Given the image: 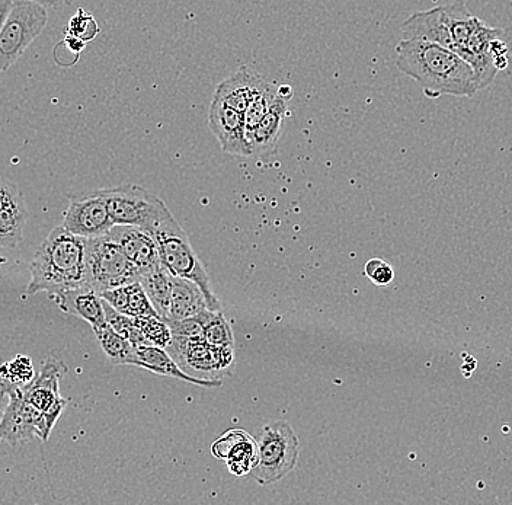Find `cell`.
<instances>
[{"mask_svg":"<svg viewBox=\"0 0 512 505\" xmlns=\"http://www.w3.org/2000/svg\"><path fill=\"white\" fill-rule=\"evenodd\" d=\"M364 273H366L371 283L380 287L389 286L395 280V270H393L392 265L380 260V258H373V260L368 261L366 267H364Z\"/></svg>","mask_w":512,"mask_h":505,"instance_id":"4dcf8cb0","label":"cell"},{"mask_svg":"<svg viewBox=\"0 0 512 505\" xmlns=\"http://www.w3.org/2000/svg\"><path fill=\"white\" fill-rule=\"evenodd\" d=\"M3 396L9 399L8 407L0 418V440L11 446L27 443L38 437L43 441L50 439L46 415L25 401L19 386L9 385L0 380Z\"/></svg>","mask_w":512,"mask_h":505,"instance_id":"30bf717a","label":"cell"},{"mask_svg":"<svg viewBox=\"0 0 512 505\" xmlns=\"http://www.w3.org/2000/svg\"><path fill=\"white\" fill-rule=\"evenodd\" d=\"M114 225L139 226L152 230L171 214L155 194L136 184L102 190Z\"/></svg>","mask_w":512,"mask_h":505,"instance_id":"52a82bcc","label":"cell"},{"mask_svg":"<svg viewBox=\"0 0 512 505\" xmlns=\"http://www.w3.org/2000/svg\"><path fill=\"white\" fill-rule=\"evenodd\" d=\"M142 329L147 345L168 348L172 343V331L168 322L160 316H147V318H134Z\"/></svg>","mask_w":512,"mask_h":505,"instance_id":"83f0119b","label":"cell"},{"mask_svg":"<svg viewBox=\"0 0 512 505\" xmlns=\"http://www.w3.org/2000/svg\"><path fill=\"white\" fill-rule=\"evenodd\" d=\"M127 305L124 315L131 318H147V316H159L156 309L153 308L152 302L144 292L142 283L134 281L127 284Z\"/></svg>","mask_w":512,"mask_h":505,"instance_id":"f1b7e54d","label":"cell"},{"mask_svg":"<svg viewBox=\"0 0 512 505\" xmlns=\"http://www.w3.org/2000/svg\"><path fill=\"white\" fill-rule=\"evenodd\" d=\"M108 236L123 249L140 273L160 264L158 244L149 230L139 226L115 225Z\"/></svg>","mask_w":512,"mask_h":505,"instance_id":"9a60e30c","label":"cell"},{"mask_svg":"<svg viewBox=\"0 0 512 505\" xmlns=\"http://www.w3.org/2000/svg\"><path fill=\"white\" fill-rule=\"evenodd\" d=\"M24 206L25 201L22 198L18 185L0 178V212Z\"/></svg>","mask_w":512,"mask_h":505,"instance_id":"d6a6232c","label":"cell"},{"mask_svg":"<svg viewBox=\"0 0 512 505\" xmlns=\"http://www.w3.org/2000/svg\"><path fill=\"white\" fill-rule=\"evenodd\" d=\"M94 332L102 350L107 354L112 364H130L134 353V345L127 338L115 332L108 324L94 328Z\"/></svg>","mask_w":512,"mask_h":505,"instance_id":"603a6c76","label":"cell"},{"mask_svg":"<svg viewBox=\"0 0 512 505\" xmlns=\"http://www.w3.org/2000/svg\"><path fill=\"white\" fill-rule=\"evenodd\" d=\"M2 398H3V392H2V388H0V401H2Z\"/></svg>","mask_w":512,"mask_h":505,"instance_id":"74e56055","label":"cell"},{"mask_svg":"<svg viewBox=\"0 0 512 505\" xmlns=\"http://www.w3.org/2000/svg\"><path fill=\"white\" fill-rule=\"evenodd\" d=\"M456 53L472 66L480 91L491 86L496 73L508 66L510 41L504 30L489 27L480 19L469 40Z\"/></svg>","mask_w":512,"mask_h":505,"instance_id":"ba28073f","label":"cell"},{"mask_svg":"<svg viewBox=\"0 0 512 505\" xmlns=\"http://www.w3.org/2000/svg\"><path fill=\"white\" fill-rule=\"evenodd\" d=\"M227 468L236 476H245L254 471L258 462V443L248 433L235 441L226 456Z\"/></svg>","mask_w":512,"mask_h":505,"instance_id":"7402d4cb","label":"cell"},{"mask_svg":"<svg viewBox=\"0 0 512 505\" xmlns=\"http://www.w3.org/2000/svg\"><path fill=\"white\" fill-rule=\"evenodd\" d=\"M28 296L48 297L86 286V239L59 226L38 246L31 262Z\"/></svg>","mask_w":512,"mask_h":505,"instance_id":"7a4b0ae2","label":"cell"},{"mask_svg":"<svg viewBox=\"0 0 512 505\" xmlns=\"http://www.w3.org/2000/svg\"><path fill=\"white\" fill-rule=\"evenodd\" d=\"M258 462L254 468L256 482L271 485L286 478L296 468L300 443L286 421H272L259 431Z\"/></svg>","mask_w":512,"mask_h":505,"instance_id":"277c9868","label":"cell"},{"mask_svg":"<svg viewBox=\"0 0 512 505\" xmlns=\"http://www.w3.org/2000/svg\"><path fill=\"white\" fill-rule=\"evenodd\" d=\"M140 271L110 236L86 239V287L101 294L139 281Z\"/></svg>","mask_w":512,"mask_h":505,"instance_id":"5b68a950","label":"cell"},{"mask_svg":"<svg viewBox=\"0 0 512 505\" xmlns=\"http://www.w3.org/2000/svg\"><path fill=\"white\" fill-rule=\"evenodd\" d=\"M66 372L67 369L62 360L48 356L38 376H35L30 385L21 388L25 401L38 411L44 412L51 431L62 417L64 408L67 407L66 399L60 395V382Z\"/></svg>","mask_w":512,"mask_h":505,"instance_id":"7c38bea8","label":"cell"},{"mask_svg":"<svg viewBox=\"0 0 512 505\" xmlns=\"http://www.w3.org/2000/svg\"><path fill=\"white\" fill-rule=\"evenodd\" d=\"M264 78L258 73L252 72L248 67L242 66L238 72L233 73L230 78L224 79L217 85L214 97L222 99L230 107L245 114L249 102L255 97L256 92L264 85Z\"/></svg>","mask_w":512,"mask_h":505,"instance_id":"d6986e66","label":"cell"},{"mask_svg":"<svg viewBox=\"0 0 512 505\" xmlns=\"http://www.w3.org/2000/svg\"><path fill=\"white\" fill-rule=\"evenodd\" d=\"M46 6L32 0H14L0 31V72H6L24 56L35 38L46 28Z\"/></svg>","mask_w":512,"mask_h":505,"instance_id":"8992f818","label":"cell"},{"mask_svg":"<svg viewBox=\"0 0 512 505\" xmlns=\"http://www.w3.org/2000/svg\"><path fill=\"white\" fill-rule=\"evenodd\" d=\"M208 129L216 137L224 153L230 156L251 158L254 156L246 136L245 114L213 97L208 110Z\"/></svg>","mask_w":512,"mask_h":505,"instance_id":"4fadbf2b","label":"cell"},{"mask_svg":"<svg viewBox=\"0 0 512 505\" xmlns=\"http://www.w3.org/2000/svg\"><path fill=\"white\" fill-rule=\"evenodd\" d=\"M99 33H101V28H99L94 15L86 12L85 9H78V12L70 18L69 24H67L66 34L80 38L85 43L95 40Z\"/></svg>","mask_w":512,"mask_h":505,"instance_id":"f546056e","label":"cell"},{"mask_svg":"<svg viewBox=\"0 0 512 505\" xmlns=\"http://www.w3.org/2000/svg\"><path fill=\"white\" fill-rule=\"evenodd\" d=\"M203 321L204 340L216 347H235L232 326L223 315L222 310H204L200 313Z\"/></svg>","mask_w":512,"mask_h":505,"instance_id":"cb8c5ba5","label":"cell"},{"mask_svg":"<svg viewBox=\"0 0 512 505\" xmlns=\"http://www.w3.org/2000/svg\"><path fill=\"white\" fill-rule=\"evenodd\" d=\"M28 219L27 206L0 212V248H15L24 236Z\"/></svg>","mask_w":512,"mask_h":505,"instance_id":"d4e9b609","label":"cell"},{"mask_svg":"<svg viewBox=\"0 0 512 505\" xmlns=\"http://www.w3.org/2000/svg\"><path fill=\"white\" fill-rule=\"evenodd\" d=\"M64 44H66L67 47H69L70 51H73V53H82L83 50H85L86 43L83 40H80V38L73 37V35L66 34V40H64Z\"/></svg>","mask_w":512,"mask_h":505,"instance_id":"836d02e7","label":"cell"},{"mask_svg":"<svg viewBox=\"0 0 512 505\" xmlns=\"http://www.w3.org/2000/svg\"><path fill=\"white\" fill-rule=\"evenodd\" d=\"M184 372L200 379L219 380L229 372L235 361L233 347H216L204 338H182L172 335V343L166 348Z\"/></svg>","mask_w":512,"mask_h":505,"instance_id":"9c48e42d","label":"cell"},{"mask_svg":"<svg viewBox=\"0 0 512 505\" xmlns=\"http://www.w3.org/2000/svg\"><path fill=\"white\" fill-rule=\"evenodd\" d=\"M130 366L142 367V369L149 370V372L156 373V375L184 380V382L201 386V388H220V386H222L220 380L200 379V377L188 375L187 372H184V370L179 367L174 357H172L165 348L153 347V345L134 347Z\"/></svg>","mask_w":512,"mask_h":505,"instance_id":"2e32d148","label":"cell"},{"mask_svg":"<svg viewBox=\"0 0 512 505\" xmlns=\"http://www.w3.org/2000/svg\"><path fill=\"white\" fill-rule=\"evenodd\" d=\"M402 40L427 41L453 50L446 6L415 12L400 25Z\"/></svg>","mask_w":512,"mask_h":505,"instance_id":"5bb4252c","label":"cell"},{"mask_svg":"<svg viewBox=\"0 0 512 505\" xmlns=\"http://www.w3.org/2000/svg\"><path fill=\"white\" fill-rule=\"evenodd\" d=\"M171 328L174 337L182 338H204L203 321L201 316L179 319V321H166Z\"/></svg>","mask_w":512,"mask_h":505,"instance_id":"1f68e13d","label":"cell"},{"mask_svg":"<svg viewBox=\"0 0 512 505\" xmlns=\"http://www.w3.org/2000/svg\"><path fill=\"white\" fill-rule=\"evenodd\" d=\"M35 379V370L32 360L24 354H19L15 359L0 364V380L9 385L22 386L30 385Z\"/></svg>","mask_w":512,"mask_h":505,"instance_id":"4316f807","label":"cell"},{"mask_svg":"<svg viewBox=\"0 0 512 505\" xmlns=\"http://www.w3.org/2000/svg\"><path fill=\"white\" fill-rule=\"evenodd\" d=\"M172 276L162 262L150 270L140 273L139 281L142 283L144 292L152 302L153 308L159 313L160 318L165 319L168 315L169 300L172 292Z\"/></svg>","mask_w":512,"mask_h":505,"instance_id":"44dd1931","label":"cell"},{"mask_svg":"<svg viewBox=\"0 0 512 505\" xmlns=\"http://www.w3.org/2000/svg\"><path fill=\"white\" fill-rule=\"evenodd\" d=\"M278 97L286 99V101H290L293 98V88L288 85H281L277 88Z\"/></svg>","mask_w":512,"mask_h":505,"instance_id":"8d00e7d4","label":"cell"},{"mask_svg":"<svg viewBox=\"0 0 512 505\" xmlns=\"http://www.w3.org/2000/svg\"><path fill=\"white\" fill-rule=\"evenodd\" d=\"M32 2L40 3L46 8H62V6H67L75 0H32Z\"/></svg>","mask_w":512,"mask_h":505,"instance_id":"d590c367","label":"cell"},{"mask_svg":"<svg viewBox=\"0 0 512 505\" xmlns=\"http://www.w3.org/2000/svg\"><path fill=\"white\" fill-rule=\"evenodd\" d=\"M275 97H277V89L270 82H265L261 89L256 92L252 101L249 102L248 108L245 111L246 136H248V140L249 136L254 133L259 121L267 114L268 108H270Z\"/></svg>","mask_w":512,"mask_h":505,"instance_id":"484cf974","label":"cell"},{"mask_svg":"<svg viewBox=\"0 0 512 505\" xmlns=\"http://www.w3.org/2000/svg\"><path fill=\"white\" fill-rule=\"evenodd\" d=\"M150 233L158 244L159 258L163 267L172 276L194 281L203 290L208 309L214 312L222 310V305L211 287L206 267L192 248L187 233L176 222L174 214L171 213L165 217L156 228L150 230Z\"/></svg>","mask_w":512,"mask_h":505,"instance_id":"3957f363","label":"cell"},{"mask_svg":"<svg viewBox=\"0 0 512 505\" xmlns=\"http://www.w3.org/2000/svg\"><path fill=\"white\" fill-rule=\"evenodd\" d=\"M396 67L418 82L425 97L430 99L444 95L472 98L479 91L472 66L456 51L440 44L400 38Z\"/></svg>","mask_w":512,"mask_h":505,"instance_id":"6da1fadb","label":"cell"},{"mask_svg":"<svg viewBox=\"0 0 512 505\" xmlns=\"http://www.w3.org/2000/svg\"><path fill=\"white\" fill-rule=\"evenodd\" d=\"M63 312L69 315L79 316L83 321L91 324L92 329L107 324L105 318L104 300L101 294L96 293L91 287H78L67 290L51 297Z\"/></svg>","mask_w":512,"mask_h":505,"instance_id":"ac0fdd59","label":"cell"},{"mask_svg":"<svg viewBox=\"0 0 512 505\" xmlns=\"http://www.w3.org/2000/svg\"><path fill=\"white\" fill-rule=\"evenodd\" d=\"M12 5H14V0H0V31H2L3 24H5L9 12H11Z\"/></svg>","mask_w":512,"mask_h":505,"instance_id":"e575fe53","label":"cell"},{"mask_svg":"<svg viewBox=\"0 0 512 505\" xmlns=\"http://www.w3.org/2000/svg\"><path fill=\"white\" fill-rule=\"evenodd\" d=\"M286 99L281 97L274 98L267 114L259 121L254 133L249 136V143L252 146L254 156L268 158L274 156L278 149V140L281 137L284 120L288 114V105Z\"/></svg>","mask_w":512,"mask_h":505,"instance_id":"e0dca14e","label":"cell"},{"mask_svg":"<svg viewBox=\"0 0 512 505\" xmlns=\"http://www.w3.org/2000/svg\"><path fill=\"white\" fill-rule=\"evenodd\" d=\"M207 309L206 296L194 281L175 276L172 278L171 300L165 321L192 318Z\"/></svg>","mask_w":512,"mask_h":505,"instance_id":"ffe728a7","label":"cell"},{"mask_svg":"<svg viewBox=\"0 0 512 505\" xmlns=\"http://www.w3.org/2000/svg\"><path fill=\"white\" fill-rule=\"evenodd\" d=\"M62 226L80 238L94 239L108 235L114 228L102 190L69 196V207Z\"/></svg>","mask_w":512,"mask_h":505,"instance_id":"8fae6325","label":"cell"}]
</instances>
